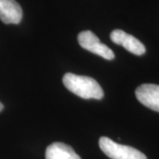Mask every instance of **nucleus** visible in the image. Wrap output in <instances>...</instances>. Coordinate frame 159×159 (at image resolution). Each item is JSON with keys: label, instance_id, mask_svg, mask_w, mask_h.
<instances>
[{"label": "nucleus", "instance_id": "obj_1", "mask_svg": "<svg viewBox=\"0 0 159 159\" xmlns=\"http://www.w3.org/2000/svg\"><path fill=\"white\" fill-rule=\"evenodd\" d=\"M63 83L69 91L83 99L100 100L104 95L97 80L89 76L67 73L63 77Z\"/></svg>", "mask_w": 159, "mask_h": 159}, {"label": "nucleus", "instance_id": "obj_2", "mask_svg": "<svg viewBox=\"0 0 159 159\" xmlns=\"http://www.w3.org/2000/svg\"><path fill=\"white\" fill-rule=\"evenodd\" d=\"M99 146L102 152L111 159H147L146 156L136 148L119 144L108 137H101Z\"/></svg>", "mask_w": 159, "mask_h": 159}, {"label": "nucleus", "instance_id": "obj_3", "mask_svg": "<svg viewBox=\"0 0 159 159\" xmlns=\"http://www.w3.org/2000/svg\"><path fill=\"white\" fill-rule=\"evenodd\" d=\"M78 43L83 49L105 59L111 60L115 57L113 51L108 46L102 43L97 35L89 30L82 31L78 34Z\"/></svg>", "mask_w": 159, "mask_h": 159}, {"label": "nucleus", "instance_id": "obj_4", "mask_svg": "<svg viewBox=\"0 0 159 159\" xmlns=\"http://www.w3.org/2000/svg\"><path fill=\"white\" fill-rule=\"evenodd\" d=\"M110 37L114 43L123 46L126 51L134 55L141 56L146 52V48L141 41L121 29L113 30L111 33Z\"/></svg>", "mask_w": 159, "mask_h": 159}, {"label": "nucleus", "instance_id": "obj_5", "mask_svg": "<svg viewBox=\"0 0 159 159\" xmlns=\"http://www.w3.org/2000/svg\"><path fill=\"white\" fill-rule=\"evenodd\" d=\"M135 96L144 106L159 112V85L142 84L136 89Z\"/></svg>", "mask_w": 159, "mask_h": 159}, {"label": "nucleus", "instance_id": "obj_6", "mask_svg": "<svg viewBox=\"0 0 159 159\" xmlns=\"http://www.w3.org/2000/svg\"><path fill=\"white\" fill-rule=\"evenodd\" d=\"M22 9L15 0H0V20L6 24H19Z\"/></svg>", "mask_w": 159, "mask_h": 159}, {"label": "nucleus", "instance_id": "obj_7", "mask_svg": "<svg viewBox=\"0 0 159 159\" xmlns=\"http://www.w3.org/2000/svg\"><path fill=\"white\" fill-rule=\"evenodd\" d=\"M46 159H81L72 147L63 142H54L48 146L45 152Z\"/></svg>", "mask_w": 159, "mask_h": 159}, {"label": "nucleus", "instance_id": "obj_8", "mask_svg": "<svg viewBox=\"0 0 159 159\" xmlns=\"http://www.w3.org/2000/svg\"><path fill=\"white\" fill-rule=\"evenodd\" d=\"M3 109H4V105H3V103L0 102V111H3Z\"/></svg>", "mask_w": 159, "mask_h": 159}]
</instances>
